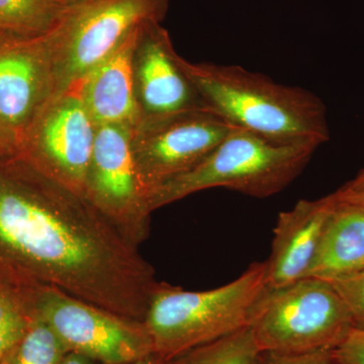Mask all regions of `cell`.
<instances>
[{
	"label": "cell",
	"instance_id": "6da1fadb",
	"mask_svg": "<svg viewBox=\"0 0 364 364\" xmlns=\"http://www.w3.org/2000/svg\"><path fill=\"white\" fill-rule=\"evenodd\" d=\"M208 111L235 128L284 144L320 147L330 139L324 102L311 91L279 85L237 65L178 57Z\"/></svg>",
	"mask_w": 364,
	"mask_h": 364
},
{
	"label": "cell",
	"instance_id": "7a4b0ae2",
	"mask_svg": "<svg viewBox=\"0 0 364 364\" xmlns=\"http://www.w3.org/2000/svg\"><path fill=\"white\" fill-rule=\"evenodd\" d=\"M267 289V263L255 262L218 289L184 291L157 282L145 323L154 353L163 360L251 325Z\"/></svg>",
	"mask_w": 364,
	"mask_h": 364
},
{
	"label": "cell",
	"instance_id": "3957f363",
	"mask_svg": "<svg viewBox=\"0 0 364 364\" xmlns=\"http://www.w3.org/2000/svg\"><path fill=\"white\" fill-rule=\"evenodd\" d=\"M318 147L284 144L234 129L198 166L148 196L151 213L205 189L224 188L254 198L284 191L306 168Z\"/></svg>",
	"mask_w": 364,
	"mask_h": 364
},
{
	"label": "cell",
	"instance_id": "277c9868",
	"mask_svg": "<svg viewBox=\"0 0 364 364\" xmlns=\"http://www.w3.org/2000/svg\"><path fill=\"white\" fill-rule=\"evenodd\" d=\"M251 327L261 352L287 355L334 350L354 328L341 296L316 277L265 289Z\"/></svg>",
	"mask_w": 364,
	"mask_h": 364
},
{
	"label": "cell",
	"instance_id": "5b68a950",
	"mask_svg": "<svg viewBox=\"0 0 364 364\" xmlns=\"http://www.w3.org/2000/svg\"><path fill=\"white\" fill-rule=\"evenodd\" d=\"M170 0H78L54 30L55 95L112 54L132 33L162 23Z\"/></svg>",
	"mask_w": 364,
	"mask_h": 364
},
{
	"label": "cell",
	"instance_id": "8992f818",
	"mask_svg": "<svg viewBox=\"0 0 364 364\" xmlns=\"http://www.w3.org/2000/svg\"><path fill=\"white\" fill-rule=\"evenodd\" d=\"M26 312L49 326L68 352L102 364H129L154 353L143 321L124 317L56 287L38 289Z\"/></svg>",
	"mask_w": 364,
	"mask_h": 364
},
{
	"label": "cell",
	"instance_id": "52a82bcc",
	"mask_svg": "<svg viewBox=\"0 0 364 364\" xmlns=\"http://www.w3.org/2000/svg\"><path fill=\"white\" fill-rule=\"evenodd\" d=\"M234 129L208 109L143 116L132 128L131 148L146 198L198 166Z\"/></svg>",
	"mask_w": 364,
	"mask_h": 364
},
{
	"label": "cell",
	"instance_id": "ba28073f",
	"mask_svg": "<svg viewBox=\"0 0 364 364\" xmlns=\"http://www.w3.org/2000/svg\"><path fill=\"white\" fill-rule=\"evenodd\" d=\"M97 126L78 87L48 100L21 136L18 156L45 176L85 198Z\"/></svg>",
	"mask_w": 364,
	"mask_h": 364
},
{
	"label": "cell",
	"instance_id": "9c48e42d",
	"mask_svg": "<svg viewBox=\"0 0 364 364\" xmlns=\"http://www.w3.org/2000/svg\"><path fill=\"white\" fill-rule=\"evenodd\" d=\"M132 128L123 124L97 127L86 172L85 198L139 247L149 234L152 213L136 174Z\"/></svg>",
	"mask_w": 364,
	"mask_h": 364
},
{
	"label": "cell",
	"instance_id": "30bf717a",
	"mask_svg": "<svg viewBox=\"0 0 364 364\" xmlns=\"http://www.w3.org/2000/svg\"><path fill=\"white\" fill-rule=\"evenodd\" d=\"M55 28L35 37L0 33V124L18 144L55 95Z\"/></svg>",
	"mask_w": 364,
	"mask_h": 364
},
{
	"label": "cell",
	"instance_id": "8fae6325",
	"mask_svg": "<svg viewBox=\"0 0 364 364\" xmlns=\"http://www.w3.org/2000/svg\"><path fill=\"white\" fill-rule=\"evenodd\" d=\"M178 57L161 23L142 26L134 53V77L144 116L208 109Z\"/></svg>",
	"mask_w": 364,
	"mask_h": 364
},
{
	"label": "cell",
	"instance_id": "7c38bea8",
	"mask_svg": "<svg viewBox=\"0 0 364 364\" xmlns=\"http://www.w3.org/2000/svg\"><path fill=\"white\" fill-rule=\"evenodd\" d=\"M335 200L332 195L299 200L277 218L267 263V289H277L310 274Z\"/></svg>",
	"mask_w": 364,
	"mask_h": 364
},
{
	"label": "cell",
	"instance_id": "4fadbf2b",
	"mask_svg": "<svg viewBox=\"0 0 364 364\" xmlns=\"http://www.w3.org/2000/svg\"><path fill=\"white\" fill-rule=\"evenodd\" d=\"M142 26L73 85L77 86L86 111L97 128L117 124L134 127L144 116L134 77V53Z\"/></svg>",
	"mask_w": 364,
	"mask_h": 364
},
{
	"label": "cell",
	"instance_id": "5bb4252c",
	"mask_svg": "<svg viewBox=\"0 0 364 364\" xmlns=\"http://www.w3.org/2000/svg\"><path fill=\"white\" fill-rule=\"evenodd\" d=\"M333 198L334 210L308 277L326 282L347 279L364 270V203Z\"/></svg>",
	"mask_w": 364,
	"mask_h": 364
},
{
	"label": "cell",
	"instance_id": "9a60e30c",
	"mask_svg": "<svg viewBox=\"0 0 364 364\" xmlns=\"http://www.w3.org/2000/svg\"><path fill=\"white\" fill-rule=\"evenodd\" d=\"M70 4L56 0H0V32L18 37L44 35L58 25Z\"/></svg>",
	"mask_w": 364,
	"mask_h": 364
},
{
	"label": "cell",
	"instance_id": "2e32d148",
	"mask_svg": "<svg viewBox=\"0 0 364 364\" xmlns=\"http://www.w3.org/2000/svg\"><path fill=\"white\" fill-rule=\"evenodd\" d=\"M261 353L252 327L200 345L164 360L165 364H254Z\"/></svg>",
	"mask_w": 364,
	"mask_h": 364
},
{
	"label": "cell",
	"instance_id": "e0dca14e",
	"mask_svg": "<svg viewBox=\"0 0 364 364\" xmlns=\"http://www.w3.org/2000/svg\"><path fill=\"white\" fill-rule=\"evenodd\" d=\"M67 352L49 326L33 318L28 331L1 364H58Z\"/></svg>",
	"mask_w": 364,
	"mask_h": 364
},
{
	"label": "cell",
	"instance_id": "ac0fdd59",
	"mask_svg": "<svg viewBox=\"0 0 364 364\" xmlns=\"http://www.w3.org/2000/svg\"><path fill=\"white\" fill-rule=\"evenodd\" d=\"M32 321L13 298L0 291V364L23 338Z\"/></svg>",
	"mask_w": 364,
	"mask_h": 364
},
{
	"label": "cell",
	"instance_id": "d6986e66",
	"mask_svg": "<svg viewBox=\"0 0 364 364\" xmlns=\"http://www.w3.org/2000/svg\"><path fill=\"white\" fill-rule=\"evenodd\" d=\"M328 282L343 299L354 329L364 330V270L353 277Z\"/></svg>",
	"mask_w": 364,
	"mask_h": 364
},
{
	"label": "cell",
	"instance_id": "ffe728a7",
	"mask_svg": "<svg viewBox=\"0 0 364 364\" xmlns=\"http://www.w3.org/2000/svg\"><path fill=\"white\" fill-rule=\"evenodd\" d=\"M335 364H364V330L352 329L333 350Z\"/></svg>",
	"mask_w": 364,
	"mask_h": 364
},
{
	"label": "cell",
	"instance_id": "44dd1931",
	"mask_svg": "<svg viewBox=\"0 0 364 364\" xmlns=\"http://www.w3.org/2000/svg\"><path fill=\"white\" fill-rule=\"evenodd\" d=\"M254 364H335L332 351H318L301 355L261 352Z\"/></svg>",
	"mask_w": 364,
	"mask_h": 364
},
{
	"label": "cell",
	"instance_id": "7402d4cb",
	"mask_svg": "<svg viewBox=\"0 0 364 364\" xmlns=\"http://www.w3.org/2000/svg\"><path fill=\"white\" fill-rule=\"evenodd\" d=\"M332 195L337 200H351L364 198V168L361 169L353 179L337 189Z\"/></svg>",
	"mask_w": 364,
	"mask_h": 364
},
{
	"label": "cell",
	"instance_id": "603a6c76",
	"mask_svg": "<svg viewBox=\"0 0 364 364\" xmlns=\"http://www.w3.org/2000/svg\"><path fill=\"white\" fill-rule=\"evenodd\" d=\"M18 153V139L0 124V158L16 156Z\"/></svg>",
	"mask_w": 364,
	"mask_h": 364
},
{
	"label": "cell",
	"instance_id": "cb8c5ba5",
	"mask_svg": "<svg viewBox=\"0 0 364 364\" xmlns=\"http://www.w3.org/2000/svg\"><path fill=\"white\" fill-rule=\"evenodd\" d=\"M58 364H102L75 352H67Z\"/></svg>",
	"mask_w": 364,
	"mask_h": 364
},
{
	"label": "cell",
	"instance_id": "d4e9b609",
	"mask_svg": "<svg viewBox=\"0 0 364 364\" xmlns=\"http://www.w3.org/2000/svg\"><path fill=\"white\" fill-rule=\"evenodd\" d=\"M129 364H165V363L162 358H160L156 354L153 353L146 356V358L139 359V360L135 361V363Z\"/></svg>",
	"mask_w": 364,
	"mask_h": 364
},
{
	"label": "cell",
	"instance_id": "484cf974",
	"mask_svg": "<svg viewBox=\"0 0 364 364\" xmlns=\"http://www.w3.org/2000/svg\"><path fill=\"white\" fill-rule=\"evenodd\" d=\"M341 202H358L364 203V198H358V200H341Z\"/></svg>",
	"mask_w": 364,
	"mask_h": 364
},
{
	"label": "cell",
	"instance_id": "4316f807",
	"mask_svg": "<svg viewBox=\"0 0 364 364\" xmlns=\"http://www.w3.org/2000/svg\"><path fill=\"white\" fill-rule=\"evenodd\" d=\"M56 1L63 2V4H72V2L78 1V0H56Z\"/></svg>",
	"mask_w": 364,
	"mask_h": 364
},
{
	"label": "cell",
	"instance_id": "83f0119b",
	"mask_svg": "<svg viewBox=\"0 0 364 364\" xmlns=\"http://www.w3.org/2000/svg\"><path fill=\"white\" fill-rule=\"evenodd\" d=\"M0 33H1V32H0Z\"/></svg>",
	"mask_w": 364,
	"mask_h": 364
}]
</instances>
